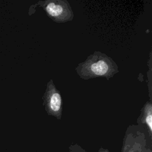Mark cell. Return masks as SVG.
I'll use <instances>...</instances> for the list:
<instances>
[{
	"label": "cell",
	"instance_id": "1",
	"mask_svg": "<svg viewBox=\"0 0 152 152\" xmlns=\"http://www.w3.org/2000/svg\"><path fill=\"white\" fill-rule=\"evenodd\" d=\"M76 71L80 77L88 80L98 77L107 80L118 72V67L111 58L100 52H94L87 59L79 64Z\"/></svg>",
	"mask_w": 152,
	"mask_h": 152
},
{
	"label": "cell",
	"instance_id": "2",
	"mask_svg": "<svg viewBox=\"0 0 152 152\" xmlns=\"http://www.w3.org/2000/svg\"><path fill=\"white\" fill-rule=\"evenodd\" d=\"M48 17L56 23L72 20L74 17L72 8L66 1L52 0L39 2Z\"/></svg>",
	"mask_w": 152,
	"mask_h": 152
},
{
	"label": "cell",
	"instance_id": "3",
	"mask_svg": "<svg viewBox=\"0 0 152 152\" xmlns=\"http://www.w3.org/2000/svg\"><path fill=\"white\" fill-rule=\"evenodd\" d=\"M42 99L43 104L47 113L61 119L62 112V99L52 80H50L47 84L46 89Z\"/></svg>",
	"mask_w": 152,
	"mask_h": 152
},
{
	"label": "cell",
	"instance_id": "4",
	"mask_svg": "<svg viewBox=\"0 0 152 152\" xmlns=\"http://www.w3.org/2000/svg\"><path fill=\"white\" fill-rule=\"evenodd\" d=\"M142 123H145L147 126L150 134L152 131V113H151V104L150 102L146 103L143 108V114L142 117Z\"/></svg>",
	"mask_w": 152,
	"mask_h": 152
},
{
	"label": "cell",
	"instance_id": "5",
	"mask_svg": "<svg viewBox=\"0 0 152 152\" xmlns=\"http://www.w3.org/2000/svg\"><path fill=\"white\" fill-rule=\"evenodd\" d=\"M127 152H133V151H128Z\"/></svg>",
	"mask_w": 152,
	"mask_h": 152
}]
</instances>
